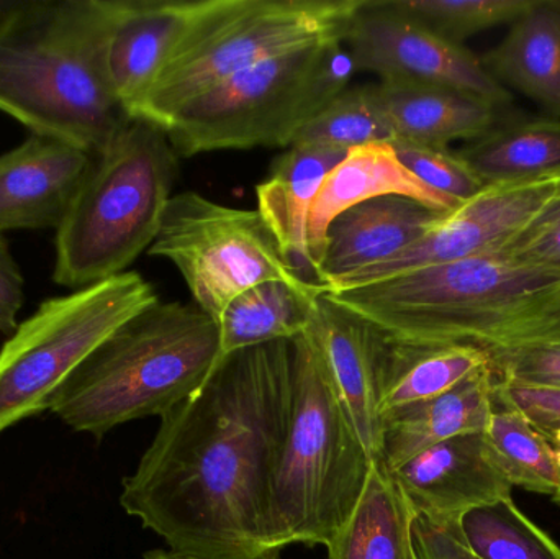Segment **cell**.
Wrapping results in <instances>:
<instances>
[{"mask_svg":"<svg viewBox=\"0 0 560 559\" xmlns=\"http://www.w3.org/2000/svg\"><path fill=\"white\" fill-rule=\"evenodd\" d=\"M292 409V340L225 354L161 417L120 504L192 559H275L268 511Z\"/></svg>","mask_w":560,"mask_h":559,"instance_id":"1","label":"cell"},{"mask_svg":"<svg viewBox=\"0 0 560 559\" xmlns=\"http://www.w3.org/2000/svg\"><path fill=\"white\" fill-rule=\"evenodd\" d=\"M323 295L392 340L472 345L492 363L560 345V268L497 249Z\"/></svg>","mask_w":560,"mask_h":559,"instance_id":"2","label":"cell"},{"mask_svg":"<svg viewBox=\"0 0 560 559\" xmlns=\"http://www.w3.org/2000/svg\"><path fill=\"white\" fill-rule=\"evenodd\" d=\"M107 0H0V112L97 154L131 120L108 75Z\"/></svg>","mask_w":560,"mask_h":559,"instance_id":"3","label":"cell"},{"mask_svg":"<svg viewBox=\"0 0 560 559\" xmlns=\"http://www.w3.org/2000/svg\"><path fill=\"white\" fill-rule=\"evenodd\" d=\"M220 327L199 305L154 302L125 322L65 381L48 410L75 432L166 416L222 360Z\"/></svg>","mask_w":560,"mask_h":559,"instance_id":"4","label":"cell"},{"mask_svg":"<svg viewBox=\"0 0 560 559\" xmlns=\"http://www.w3.org/2000/svg\"><path fill=\"white\" fill-rule=\"evenodd\" d=\"M374 463L315 338H293L292 409L269 496L272 558L292 545L326 547L354 512Z\"/></svg>","mask_w":560,"mask_h":559,"instance_id":"5","label":"cell"},{"mask_svg":"<svg viewBox=\"0 0 560 559\" xmlns=\"http://www.w3.org/2000/svg\"><path fill=\"white\" fill-rule=\"evenodd\" d=\"M166 131L131 118L94 154L91 171L56 230L52 281L78 289L127 272L160 233L177 176Z\"/></svg>","mask_w":560,"mask_h":559,"instance_id":"6","label":"cell"},{"mask_svg":"<svg viewBox=\"0 0 560 559\" xmlns=\"http://www.w3.org/2000/svg\"><path fill=\"white\" fill-rule=\"evenodd\" d=\"M355 68L341 38L266 59L187 102L163 128L177 156L290 148Z\"/></svg>","mask_w":560,"mask_h":559,"instance_id":"7","label":"cell"},{"mask_svg":"<svg viewBox=\"0 0 560 559\" xmlns=\"http://www.w3.org/2000/svg\"><path fill=\"white\" fill-rule=\"evenodd\" d=\"M359 0H199L186 35L130 110L166 127L187 102L266 59L342 39Z\"/></svg>","mask_w":560,"mask_h":559,"instance_id":"8","label":"cell"},{"mask_svg":"<svg viewBox=\"0 0 560 559\" xmlns=\"http://www.w3.org/2000/svg\"><path fill=\"white\" fill-rule=\"evenodd\" d=\"M158 301L143 276L127 271L43 302L0 350V433L48 410L92 351Z\"/></svg>","mask_w":560,"mask_h":559,"instance_id":"9","label":"cell"},{"mask_svg":"<svg viewBox=\"0 0 560 559\" xmlns=\"http://www.w3.org/2000/svg\"><path fill=\"white\" fill-rule=\"evenodd\" d=\"M148 255L170 259L194 304L217 322L236 295L262 282L310 284L293 271L258 210L222 206L194 190L171 197Z\"/></svg>","mask_w":560,"mask_h":559,"instance_id":"10","label":"cell"},{"mask_svg":"<svg viewBox=\"0 0 560 559\" xmlns=\"http://www.w3.org/2000/svg\"><path fill=\"white\" fill-rule=\"evenodd\" d=\"M342 43L355 71L374 72L381 81L443 85L499 108L512 104L509 89L487 72L470 49L441 38L395 9L390 0H359Z\"/></svg>","mask_w":560,"mask_h":559,"instance_id":"11","label":"cell"},{"mask_svg":"<svg viewBox=\"0 0 560 559\" xmlns=\"http://www.w3.org/2000/svg\"><path fill=\"white\" fill-rule=\"evenodd\" d=\"M559 197L560 170L525 179L487 184L404 252L335 282L323 294L487 252L538 219Z\"/></svg>","mask_w":560,"mask_h":559,"instance_id":"12","label":"cell"},{"mask_svg":"<svg viewBox=\"0 0 560 559\" xmlns=\"http://www.w3.org/2000/svg\"><path fill=\"white\" fill-rule=\"evenodd\" d=\"M388 475L413 514L434 524H459L467 512L512 498L483 432L444 440Z\"/></svg>","mask_w":560,"mask_h":559,"instance_id":"13","label":"cell"},{"mask_svg":"<svg viewBox=\"0 0 560 559\" xmlns=\"http://www.w3.org/2000/svg\"><path fill=\"white\" fill-rule=\"evenodd\" d=\"M92 161L89 151L42 133L0 154V232L58 230Z\"/></svg>","mask_w":560,"mask_h":559,"instance_id":"14","label":"cell"},{"mask_svg":"<svg viewBox=\"0 0 560 559\" xmlns=\"http://www.w3.org/2000/svg\"><path fill=\"white\" fill-rule=\"evenodd\" d=\"M315 338L332 386L362 445L378 462L381 393L388 337L325 295L313 305L308 330Z\"/></svg>","mask_w":560,"mask_h":559,"instance_id":"15","label":"cell"},{"mask_svg":"<svg viewBox=\"0 0 560 559\" xmlns=\"http://www.w3.org/2000/svg\"><path fill=\"white\" fill-rule=\"evenodd\" d=\"M107 65L112 88L130 115L170 61L199 0H107Z\"/></svg>","mask_w":560,"mask_h":559,"instance_id":"16","label":"cell"},{"mask_svg":"<svg viewBox=\"0 0 560 559\" xmlns=\"http://www.w3.org/2000/svg\"><path fill=\"white\" fill-rule=\"evenodd\" d=\"M446 213L400 196L377 197L351 207L332 220L326 233L319 286L325 291L362 269L394 258Z\"/></svg>","mask_w":560,"mask_h":559,"instance_id":"17","label":"cell"},{"mask_svg":"<svg viewBox=\"0 0 560 559\" xmlns=\"http://www.w3.org/2000/svg\"><path fill=\"white\" fill-rule=\"evenodd\" d=\"M387 196L408 197L441 212H451L463 203L424 186L400 163L392 143L351 148L325 177L310 210L308 248L318 284L326 233L332 220L351 207Z\"/></svg>","mask_w":560,"mask_h":559,"instance_id":"18","label":"cell"},{"mask_svg":"<svg viewBox=\"0 0 560 559\" xmlns=\"http://www.w3.org/2000/svg\"><path fill=\"white\" fill-rule=\"evenodd\" d=\"M495 386L497 373L490 364L441 396L388 410L381 420L377 463L394 471L444 440L483 432L492 414Z\"/></svg>","mask_w":560,"mask_h":559,"instance_id":"19","label":"cell"},{"mask_svg":"<svg viewBox=\"0 0 560 559\" xmlns=\"http://www.w3.org/2000/svg\"><path fill=\"white\" fill-rule=\"evenodd\" d=\"M346 153L335 148L293 144L276 158L269 176L256 187L258 212L293 271L310 284L319 286L308 248L310 210L323 180Z\"/></svg>","mask_w":560,"mask_h":559,"instance_id":"20","label":"cell"},{"mask_svg":"<svg viewBox=\"0 0 560 559\" xmlns=\"http://www.w3.org/2000/svg\"><path fill=\"white\" fill-rule=\"evenodd\" d=\"M377 91L395 135L401 140L447 148L457 140H479L499 125L497 105L456 89L381 81Z\"/></svg>","mask_w":560,"mask_h":559,"instance_id":"21","label":"cell"},{"mask_svg":"<svg viewBox=\"0 0 560 559\" xmlns=\"http://www.w3.org/2000/svg\"><path fill=\"white\" fill-rule=\"evenodd\" d=\"M480 61L500 85L560 120V0H535Z\"/></svg>","mask_w":560,"mask_h":559,"instance_id":"22","label":"cell"},{"mask_svg":"<svg viewBox=\"0 0 560 559\" xmlns=\"http://www.w3.org/2000/svg\"><path fill=\"white\" fill-rule=\"evenodd\" d=\"M490 364V354L472 345L410 343L388 337L382 373V416L397 407L441 396Z\"/></svg>","mask_w":560,"mask_h":559,"instance_id":"23","label":"cell"},{"mask_svg":"<svg viewBox=\"0 0 560 559\" xmlns=\"http://www.w3.org/2000/svg\"><path fill=\"white\" fill-rule=\"evenodd\" d=\"M413 519L387 469L375 462L354 512L326 545V559H413Z\"/></svg>","mask_w":560,"mask_h":559,"instance_id":"24","label":"cell"},{"mask_svg":"<svg viewBox=\"0 0 560 559\" xmlns=\"http://www.w3.org/2000/svg\"><path fill=\"white\" fill-rule=\"evenodd\" d=\"M322 294L319 286L268 281L236 295L219 318L223 357L305 334Z\"/></svg>","mask_w":560,"mask_h":559,"instance_id":"25","label":"cell"},{"mask_svg":"<svg viewBox=\"0 0 560 559\" xmlns=\"http://www.w3.org/2000/svg\"><path fill=\"white\" fill-rule=\"evenodd\" d=\"M486 184L525 179L560 170V120L536 118L497 125L459 151Z\"/></svg>","mask_w":560,"mask_h":559,"instance_id":"26","label":"cell"},{"mask_svg":"<svg viewBox=\"0 0 560 559\" xmlns=\"http://www.w3.org/2000/svg\"><path fill=\"white\" fill-rule=\"evenodd\" d=\"M487 446L510 485L536 494L556 496L560 489L558 452L522 412L493 394L486 430Z\"/></svg>","mask_w":560,"mask_h":559,"instance_id":"27","label":"cell"},{"mask_svg":"<svg viewBox=\"0 0 560 559\" xmlns=\"http://www.w3.org/2000/svg\"><path fill=\"white\" fill-rule=\"evenodd\" d=\"M460 535L477 559H560V547L513 498L467 512Z\"/></svg>","mask_w":560,"mask_h":559,"instance_id":"28","label":"cell"},{"mask_svg":"<svg viewBox=\"0 0 560 559\" xmlns=\"http://www.w3.org/2000/svg\"><path fill=\"white\" fill-rule=\"evenodd\" d=\"M394 125L378 97L377 84L345 89L296 135L293 144L349 151L372 143H392Z\"/></svg>","mask_w":560,"mask_h":559,"instance_id":"29","label":"cell"},{"mask_svg":"<svg viewBox=\"0 0 560 559\" xmlns=\"http://www.w3.org/2000/svg\"><path fill=\"white\" fill-rule=\"evenodd\" d=\"M395 9L447 42L513 23L535 0H390Z\"/></svg>","mask_w":560,"mask_h":559,"instance_id":"30","label":"cell"},{"mask_svg":"<svg viewBox=\"0 0 560 559\" xmlns=\"http://www.w3.org/2000/svg\"><path fill=\"white\" fill-rule=\"evenodd\" d=\"M392 147L400 163L424 186L457 202L470 199L487 186L460 154L450 148L415 143L401 138L392 141Z\"/></svg>","mask_w":560,"mask_h":559,"instance_id":"31","label":"cell"},{"mask_svg":"<svg viewBox=\"0 0 560 559\" xmlns=\"http://www.w3.org/2000/svg\"><path fill=\"white\" fill-rule=\"evenodd\" d=\"M490 249L522 261L560 268V197L538 219Z\"/></svg>","mask_w":560,"mask_h":559,"instance_id":"32","label":"cell"},{"mask_svg":"<svg viewBox=\"0 0 560 559\" xmlns=\"http://www.w3.org/2000/svg\"><path fill=\"white\" fill-rule=\"evenodd\" d=\"M497 396L512 404L546 436L560 427V389L523 386L497 377Z\"/></svg>","mask_w":560,"mask_h":559,"instance_id":"33","label":"cell"},{"mask_svg":"<svg viewBox=\"0 0 560 559\" xmlns=\"http://www.w3.org/2000/svg\"><path fill=\"white\" fill-rule=\"evenodd\" d=\"M411 541L417 559H477L467 548L459 524H434L415 515Z\"/></svg>","mask_w":560,"mask_h":559,"instance_id":"34","label":"cell"},{"mask_svg":"<svg viewBox=\"0 0 560 559\" xmlns=\"http://www.w3.org/2000/svg\"><path fill=\"white\" fill-rule=\"evenodd\" d=\"M25 302V279L10 252L9 240L0 232V331L12 335L19 327L16 315Z\"/></svg>","mask_w":560,"mask_h":559,"instance_id":"35","label":"cell"},{"mask_svg":"<svg viewBox=\"0 0 560 559\" xmlns=\"http://www.w3.org/2000/svg\"><path fill=\"white\" fill-rule=\"evenodd\" d=\"M143 559H192L183 557L173 550H151L143 555Z\"/></svg>","mask_w":560,"mask_h":559,"instance_id":"36","label":"cell"},{"mask_svg":"<svg viewBox=\"0 0 560 559\" xmlns=\"http://www.w3.org/2000/svg\"><path fill=\"white\" fill-rule=\"evenodd\" d=\"M549 442L552 443V446H555L556 452H558V458L560 463V427L559 429H556L555 432L551 433V436H549Z\"/></svg>","mask_w":560,"mask_h":559,"instance_id":"37","label":"cell"},{"mask_svg":"<svg viewBox=\"0 0 560 559\" xmlns=\"http://www.w3.org/2000/svg\"><path fill=\"white\" fill-rule=\"evenodd\" d=\"M555 499H556V501H558V502H559V504H560V489H559V491H558V494H556V496H555Z\"/></svg>","mask_w":560,"mask_h":559,"instance_id":"38","label":"cell"},{"mask_svg":"<svg viewBox=\"0 0 560 559\" xmlns=\"http://www.w3.org/2000/svg\"><path fill=\"white\" fill-rule=\"evenodd\" d=\"M413 559H417V557H415V551H413Z\"/></svg>","mask_w":560,"mask_h":559,"instance_id":"39","label":"cell"}]
</instances>
